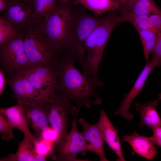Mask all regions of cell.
<instances>
[{"mask_svg": "<svg viewBox=\"0 0 161 161\" xmlns=\"http://www.w3.org/2000/svg\"><path fill=\"white\" fill-rule=\"evenodd\" d=\"M23 30L24 50L31 66L42 64L54 66L53 57L40 34L31 25Z\"/></svg>", "mask_w": 161, "mask_h": 161, "instance_id": "8", "label": "cell"}, {"mask_svg": "<svg viewBox=\"0 0 161 161\" xmlns=\"http://www.w3.org/2000/svg\"><path fill=\"white\" fill-rule=\"evenodd\" d=\"M122 140L130 145L133 150V154H137L151 160L157 156L158 152L152 136L146 137L134 131L130 135L123 136Z\"/></svg>", "mask_w": 161, "mask_h": 161, "instance_id": "16", "label": "cell"}, {"mask_svg": "<svg viewBox=\"0 0 161 161\" xmlns=\"http://www.w3.org/2000/svg\"><path fill=\"white\" fill-rule=\"evenodd\" d=\"M4 72L1 69H0V95H1L4 90L6 79L4 76Z\"/></svg>", "mask_w": 161, "mask_h": 161, "instance_id": "30", "label": "cell"}, {"mask_svg": "<svg viewBox=\"0 0 161 161\" xmlns=\"http://www.w3.org/2000/svg\"><path fill=\"white\" fill-rule=\"evenodd\" d=\"M11 0H0V13H3L9 6Z\"/></svg>", "mask_w": 161, "mask_h": 161, "instance_id": "31", "label": "cell"}, {"mask_svg": "<svg viewBox=\"0 0 161 161\" xmlns=\"http://www.w3.org/2000/svg\"><path fill=\"white\" fill-rule=\"evenodd\" d=\"M58 1L59 3H62L66 2L67 0H58Z\"/></svg>", "mask_w": 161, "mask_h": 161, "instance_id": "36", "label": "cell"}, {"mask_svg": "<svg viewBox=\"0 0 161 161\" xmlns=\"http://www.w3.org/2000/svg\"><path fill=\"white\" fill-rule=\"evenodd\" d=\"M73 1L74 4L80 5L96 15L118 10L119 8L116 0H73Z\"/></svg>", "mask_w": 161, "mask_h": 161, "instance_id": "21", "label": "cell"}, {"mask_svg": "<svg viewBox=\"0 0 161 161\" xmlns=\"http://www.w3.org/2000/svg\"><path fill=\"white\" fill-rule=\"evenodd\" d=\"M73 0L58 3L55 8L31 25L47 43L53 58L70 56Z\"/></svg>", "mask_w": 161, "mask_h": 161, "instance_id": "1", "label": "cell"}, {"mask_svg": "<svg viewBox=\"0 0 161 161\" xmlns=\"http://www.w3.org/2000/svg\"><path fill=\"white\" fill-rule=\"evenodd\" d=\"M82 7H73L71 36V56L81 67L85 59L87 39L103 18L92 16Z\"/></svg>", "mask_w": 161, "mask_h": 161, "instance_id": "4", "label": "cell"}, {"mask_svg": "<svg viewBox=\"0 0 161 161\" xmlns=\"http://www.w3.org/2000/svg\"><path fill=\"white\" fill-rule=\"evenodd\" d=\"M14 128L7 119L0 114V133L3 140L7 141L15 137L13 132Z\"/></svg>", "mask_w": 161, "mask_h": 161, "instance_id": "26", "label": "cell"}, {"mask_svg": "<svg viewBox=\"0 0 161 161\" xmlns=\"http://www.w3.org/2000/svg\"><path fill=\"white\" fill-rule=\"evenodd\" d=\"M0 114L6 117L14 128L21 131L24 136L34 144L37 140L30 132L22 106L17 104L7 108H1Z\"/></svg>", "mask_w": 161, "mask_h": 161, "instance_id": "17", "label": "cell"}, {"mask_svg": "<svg viewBox=\"0 0 161 161\" xmlns=\"http://www.w3.org/2000/svg\"><path fill=\"white\" fill-rule=\"evenodd\" d=\"M75 61L69 56L55 60L58 80L55 92L75 103L80 111L82 107L90 109L93 105L101 104L97 86L78 70Z\"/></svg>", "mask_w": 161, "mask_h": 161, "instance_id": "2", "label": "cell"}, {"mask_svg": "<svg viewBox=\"0 0 161 161\" xmlns=\"http://www.w3.org/2000/svg\"><path fill=\"white\" fill-rule=\"evenodd\" d=\"M152 52L153 53L152 59L157 63L159 66H161V32L156 46Z\"/></svg>", "mask_w": 161, "mask_h": 161, "instance_id": "27", "label": "cell"}, {"mask_svg": "<svg viewBox=\"0 0 161 161\" xmlns=\"http://www.w3.org/2000/svg\"><path fill=\"white\" fill-rule=\"evenodd\" d=\"M46 157L38 153L33 143L24 136L19 143L18 150L15 154H10L0 159V161H46Z\"/></svg>", "mask_w": 161, "mask_h": 161, "instance_id": "18", "label": "cell"}, {"mask_svg": "<svg viewBox=\"0 0 161 161\" xmlns=\"http://www.w3.org/2000/svg\"><path fill=\"white\" fill-rule=\"evenodd\" d=\"M46 102L49 123L57 134L56 142L68 132L69 118L77 117L80 110L70 100L55 92Z\"/></svg>", "mask_w": 161, "mask_h": 161, "instance_id": "6", "label": "cell"}, {"mask_svg": "<svg viewBox=\"0 0 161 161\" xmlns=\"http://www.w3.org/2000/svg\"><path fill=\"white\" fill-rule=\"evenodd\" d=\"M151 129L153 133L152 136L155 138L161 139V126L155 127Z\"/></svg>", "mask_w": 161, "mask_h": 161, "instance_id": "32", "label": "cell"}, {"mask_svg": "<svg viewBox=\"0 0 161 161\" xmlns=\"http://www.w3.org/2000/svg\"><path fill=\"white\" fill-rule=\"evenodd\" d=\"M18 31L9 23L0 17V46L3 45L16 37Z\"/></svg>", "mask_w": 161, "mask_h": 161, "instance_id": "25", "label": "cell"}, {"mask_svg": "<svg viewBox=\"0 0 161 161\" xmlns=\"http://www.w3.org/2000/svg\"><path fill=\"white\" fill-rule=\"evenodd\" d=\"M122 23L120 16L114 10L111 11L87 39L86 55L81 67L83 75L98 87L103 85L97 72L103 51L113 30Z\"/></svg>", "mask_w": 161, "mask_h": 161, "instance_id": "3", "label": "cell"}, {"mask_svg": "<svg viewBox=\"0 0 161 161\" xmlns=\"http://www.w3.org/2000/svg\"><path fill=\"white\" fill-rule=\"evenodd\" d=\"M158 97L157 99V100L159 101L161 100V93L159 94H158Z\"/></svg>", "mask_w": 161, "mask_h": 161, "instance_id": "37", "label": "cell"}, {"mask_svg": "<svg viewBox=\"0 0 161 161\" xmlns=\"http://www.w3.org/2000/svg\"><path fill=\"white\" fill-rule=\"evenodd\" d=\"M21 72L30 83L47 100L55 93L58 80L55 65L48 67L38 64Z\"/></svg>", "mask_w": 161, "mask_h": 161, "instance_id": "9", "label": "cell"}, {"mask_svg": "<svg viewBox=\"0 0 161 161\" xmlns=\"http://www.w3.org/2000/svg\"><path fill=\"white\" fill-rule=\"evenodd\" d=\"M34 0H23V1L24 3L27 4L34 5Z\"/></svg>", "mask_w": 161, "mask_h": 161, "instance_id": "35", "label": "cell"}, {"mask_svg": "<svg viewBox=\"0 0 161 161\" xmlns=\"http://www.w3.org/2000/svg\"><path fill=\"white\" fill-rule=\"evenodd\" d=\"M158 66L157 63L153 59L150 62H147L132 88L127 94L123 95L124 99L114 114V116L120 114L125 119L129 121L132 120L134 115L129 111L131 103L139 93L143 92V87L148 75L152 70Z\"/></svg>", "mask_w": 161, "mask_h": 161, "instance_id": "12", "label": "cell"}, {"mask_svg": "<svg viewBox=\"0 0 161 161\" xmlns=\"http://www.w3.org/2000/svg\"><path fill=\"white\" fill-rule=\"evenodd\" d=\"M102 133L104 141L117 156V160L125 161L122 151L121 143L118 134V131L113 126L103 109L100 112L97 122Z\"/></svg>", "mask_w": 161, "mask_h": 161, "instance_id": "15", "label": "cell"}, {"mask_svg": "<svg viewBox=\"0 0 161 161\" xmlns=\"http://www.w3.org/2000/svg\"><path fill=\"white\" fill-rule=\"evenodd\" d=\"M6 83L12 89L18 104L34 106L47 100L30 83L21 72L9 76Z\"/></svg>", "mask_w": 161, "mask_h": 161, "instance_id": "10", "label": "cell"}, {"mask_svg": "<svg viewBox=\"0 0 161 161\" xmlns=\"http://www.w3.org/2000/svg\"><path fill=\"white\" fill-rule=\"evenodd\" d=\"M78 122L83 128V131L81 133L88 143L89 151L98 155L100 161H109L105 156L104 140L97 123L90 124L83 118H80Z\"/></svg>", "mask_w": 161, "mask_h": 161, "instance_id": "14", "label": "cell"}, {"mask_svg": "<svg viewBox=\"0 0 161 161\" xmlns=\"http://www.w3.org/2000/svg\"><path fill=\"white\" fill-rule=\"evenodd\" d=\"M41 138L55 143L57 138V134L51 127H49L43 131Z\"/></svg>", "mask_w": 161, "mask_h": 161, "instance_id": "28", "label": "cell"}, {"mask_svg": "<svg viewBox=\"0 0 161 161\" xmlns=\"http://www.w3.org/2000/svg\"><path fill=\"white\" fill-rule=\"evenodd\" d=\"M33 5L11 1L1 16L18 31L24 30L33 22Z\"/></svg>", "mask_w": 161, "mask_h": 161, "instance_id": "11", "label": "cell"}, {"mask_svg": "<svg viewBox=\"0 0 161 161\" xmlns=\"http://www.w3.org/2000/svg\"><path fill=\"white\" fill-rule=\"evenodd\" d=\"M136 30L140 37L144 54L147 62H148L149 54L154 49L160 33L148 30H141L138 29Z\"/></svg>", "mask_w": 161, "mask_h": 161, "instance_id": "23", "label": "cell"}, {"mask_svg": "<svg viewBox=\"0 0 161 161\" xmlns=\"http://www.w3.org/2000/svg\"><path fill=\"white\" fill-rule=\"evenodd\" d=\"M152 137L155 145L161 147V139L155 138Z\"/></svg>", "mask_w": 161, "mask_h": 161, "instance_id": "34", "label": "cell"}, {"mask_svg": "<svg viewBox=\"0 0 161 161\" xmlns=\"http://www.w3.org/2000/svg\"><path fill=\"white\" fill-rule=\"evenodd\" d=\"M120 13V16L122 23L128 21L132 24L136 29L148 30L160 33L155 27L149 16L138 15L126 11L121 12Z\"/></svg>", "mask_w": 161, "mask_h": 161, "instance_id": "22", "label": "cell"}, {"mask_svg": "<svg viewBox=\"0 0 161 161\" xmlns=\"http://www.w3.org/2000/svg\"><path fill=\"white\" fill-rule=\"evenodd\" d=\"M123 11L148 16L154 14L161 15V10L153 0H130L120 12Z\"/></svg>", "mask_w": 161, "mask_h": 161, "instance_id": "20", "label": "cell"}, {"mask_svg": "<svg viewBox=\"0 0 161 161\" xmlns=\"http://www.w3.org/2000/svg\"><path fill=\"white\" fill-rule=\"evenodd\" d=\"M28 124L33 129L37 139L41 138L43 131L49 127L46 100L34 106L23 105Z\"/></svg>", "mask_w": 161, "mask_h": 161, "instance_id": "13", "label": "cell"}, {"mask_svg": "<svg viewBox=\"0 0 161 161\" xmlns=\"http://www.w3.org/2000/svg\"><path fill=\"white\" fill-rule=\"evenodd\" d=\"M158 101L157 100L143 104L137 103L135 104L136 110L140 116L139 127L146 126L151 129L155 127L161 126V118L156 109Z\"/></svg>", "mask_w": 161, "mask_h": 161, "instance_id": "19", "label": "cell"}, {"mask_svg": "<svg viewBox=\"0 0 161 161\" xmlns=\"http://www.w3.org/2000/svg\"><path fill=\"white\" fill-rule=\"evenodd\" d=\"M58 2V0H34L33 22L45 17L55 8Z\"/></svg>", "mask_w": 161, "mask_h": 161, "instance_id": "24", "label": "cell"}, {"mask_svg": "<svg viewBox=\"0 0 161 161\" xmlns=\"http://www.w3.org/2000/svg\"><path fill=\"white\" fill-rule=\"evenodd\" d=\"M76 117L71 123V129L56 142L53 146L51 158L57 161H85L78 159V154L84 155L89 151L88 143L81 132H79Z\"/></svg>", "mask_w": 161, "mask_h": 161, "instance_id": "5", "label": "cell"}, {"mask_svg": "<svg viewBox=\"0 0 161 161\" xmlns=\"http://www.w3.org/2000/svg\"><path fill=\"white\" fill-rule=\"evenodd\" d=\"M11 0L13 1L19 2H23V0Z\"/></svg>", "mask_w": 161, "mask_h": 161, "instance_id": "38", "label": "cell"}, {"mask_svg": "<svg viewBox=\"0 0 161 161\" xmlns=\"http://www.w3.org/2000/svg\"><path fill=\"white\" fill-rule=\"evenodd\" d=\"M153 24L160 32H161V15H152L149 16Z\"/></svg>", "mask_w": 161, "mask_h": 161, "instance_id": "29", "label": "cell"}, {"mask_svg": "<svg viewBox=\"0 0 161 161\" xmlns=\"http://www.w3.org/2000/svg\"><path fill=\"white\" fill-rule=\"evenodd\" d=\"M119 5L117 10L119 12L123 10L130 0H116Z\"/></svg>", "mask_w": 161, "mask_h": 161, "instance_id": "33", "label": "cell"}, {"mask_svg": "<svg viewBox=\"0 0 161 161\" xmlns=\"http://www.w3.org/2000/svg\"><path fill=\"white\" fill-rule=\"evenodd\" d=\"M24 36L23 31H20L16 37L0 46V69L9 76L32 66L24 51Z\"/></svg>", "mask_w": 161, "mask_h": 161, "instance_id": "7", "label": "cell"}]
</instances>
